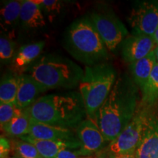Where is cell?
Listing matches in <instances>:
<instances>
[{"label": "cell", "instance_id": "1", "mask_svg": "<svg viewBox=\"0 0 158 158\" xmlns=\"http://www.w3.org/2000/svg\"><path fill=\"white\" fill-rule=\"evenodd\" d=\"M138 92L137 85L127 75L116 78L109 95L92 119L107 142L114 141L135 116Z\"/></svg>", "mask_w": 158, "mask_h": 158}, {"label": "cell", "instance_id": "2", "mask_svg": "<svg viewBox=\"0 0 158 158\" xmlns=\"http://www.w3.org/2000/svg\"><path fill=\"white\" fill-rule=\"evenodd\" d=\"M29 112L34 121L70 129L87 117L83 99L77 92L40 97L29 107Z\"/></svg>", "mask_w": 158, "mask_h": 158}, {"label": "cell", "instance_id": "3", "mask_svg": "<svg viewBox=\"0 0 158 158\" xmlns=\"http://www.w3.org/2000/svg\"><path fill=\"white\" fill-rule=\"evenodd\" d=\"M64 40L67 51L86 66L106 62L109 58L108 48L88 18L74 21L67 30Z\"/></svg>", "mask_w": 158, "mask_h": 158}, {"label": "cell", "instance_id": "4", "mask_svg": "<svg viewBox=\"0 0 158 158\" xmlns=\"http://www.w3.org/2000/svg\"><path fill=\"white\" fill-rule=\"evenodd\" d=\"M47 89H72L80 84L84 70L76 62L56 54L40 56L24 71Z\"/></svg>", "mask_w": 158, "mask_h": 158}, {"label": "cell", "instance_id": "5", "mask_svg": "<svg viewBox=\"0 0 158 158\" xmlns=\"http://www.w3.org/2000/svg\"><path fill=\"white\" fill-rule=\"evenodd\" d=\"M116 81V72L112 64L103 62L86 66L79 84L87 118L93 119L97 111L109 95Z\"/></svg>", "mask_w": 158, "mask_h": 158}, {"label": "cell", "instance_id": "6", "mask_svg": "<svg viewBox=\"0 0 158 158\" xmlns=\"http://www.w3.org/2000/svg\"><path fill=\"white\" fill-rule=\"evenodd\" d=\"M101 37L106 48L114 51L128 36L127 29L123 23L111 11H94L90 19Z\"/></svg>", "mask_w": 158, "mask_h": 158}, {"label": "cell", "instance_id": "7", "mask_svg": "<svg viewBox=\"0 0 158 158\" xmlns=\"http://www.w3.org/2000/svg\"><path fill=\"white\" fill-rule=\"evenodd\" d=\"M146 110H137L135 116L114 141L110 142L108 149L112 155L135 154L143 134Z\"/></svg>", "mask_w": 158, "mask_h": 158}, {"label": "cell", "instance_id": "8", "mask_svg": "<svg viewBox=\"0 0 158 158\" xmlns=\"http://www.w3.org/2000/svg\"><path fill=\"white\" fill-rule=\"evenodd\" d=\"M127 21L133 34L152 37L158 27V1L137 2L130 11Z\"/></svg>", "mask_w": 158, "mask_h": 158}, {"label": "cell", "instance_id": "9", "mask_svg": "<svg viewBox=\"0 0 158 158\" xmlns=\"http://www.w3.org/2000/svg\"><path fill=\"white\" fill-rule=\"evenodd\" d=\"M144 108L146 119L143 134L135 155L136 158H158V106Z\"/></svg>", "mask_w": 158, "mask_h": 158}, {"label": "cell", "instance_id": "10", "mask_svg": "<svg viewBox=\"0 0 158 158\" xmlns=\"http://www.w3.org/2000/svg\"><path fill=\"white\" fill-rule=\"evenodd\" d=\"M76 135L81 143L78 152L85 157L98 152L107 142L95 122L89 118H85L77 126Z\"/></svg>", "mask_w": 158, "mask_h": 158}, {"label": "cell", "instance_id": "11", "mask_svg": "<svg viewBox=\"0 0 158 158\" xmlns=\"http://www.w3.org/2000/svg\"><path fill=\"white\" fill-rule=\"evenodd\" d=\"M157 45L152 37L133 33L122 43V57L124 62L131 64L155 51Z\"/></svg>", "mask_w": 158, "mask_h": 158}, {"label": "cell", "instance_id": "12", "mask_svg": "<svg viewBox=\"0 0 158 158\" xmlns=\"http://www.w3.org/2000/svg\"><path fill=\"white\" fill-rule=\"evenodd\" d=\"M18 80L19 87L15 105L21 109L30 107L38 99L37 98L40 94L48 90L32 76L27 73L19 75Z\"/></svg>", "mask_w": 158, "mask_h": 158}, {"label": "cell", "instance_id": "13", "mask_svg": "<svg viewBox=\"0 0 158 158\" xmlns=\"http://www.w3.org/2000/svg\"><path fill=\"white\" fill-rule=\"evenodd\" d=\"M30 137L39 140L50 141H78L70 128L41 123L32 119L29 135Z\"/></svg>", "mask_w": 158, "mask_h": 158}, {"label": "cell", "instance_id": "14", "mask_svg": "<svg viewBox=\"0 0 158 158\" xmlns=\"http://www.w3.org/2000/svg\"><path fill=\"white\" fill-rule=\"evenodd\" d=\"M20 138L33 144L43 158H56L59 152L64 149H81V143L78 141L39 140L31 138L28 135L21 136Z\"/></svg>", "mask_w": 158, "mask_h": 158}, {"label": "cell", "instance_id": "15", "mask_svg": "<svg viewBox=\"0 0 158 158\" xmlns=\"http://www.w3.org/2000/svg\"><path fill=\"white\" fill-rule=\"evenodd\" d=\"M45 45V41L41 40L21 46L16 52L11 63L13 73L17 75L23 73L39 58Z\"/></svg>", "mask_w": 158, "mask_h": 158}, {"label": "cell", "instance_id": "16", "mask_svg": "<svg viewBox=\"0 0 158 158\" xmlns=\"http://www.w3.org/2000/svg\"><path fill=\"white\" fill-rule=\"evenodd\" d=\"M20 23L27 29H41L45 27L46 22L38 0H23Z\"/></svg>", "mask_w": 158, "mask_h": 158}, {"label": "cell", "instance_id": "17", "mask_svg": "<svg viewBox=\"0 0 158 158\" xmlns=\"http://www.w3.org/2000/svg\"><path fill=\"white\" fill-rule=\"evenodd\" d=\"M22 2L20 0L7 1L1 7V28L10 39H13L12 37L14 36L15 29L20 23Z\"/></svg>", "mask_w": 158, "mask_h": 158}, {"label": "cell", "instance_id": "18", "mask_svg": "<svg viewBox=\"0 0 158 158\" xmlns=\"http://www.w3.org/2000/svg\"><path fill=\"white\" fill-rule=\"evenodd\" d=\"M157 62L155 51H152L143 59L130 64L134 82L141 88V89L147 83Z\"/></svg>", "mask_w": 158, "mask_h": 158}, {"label": "cell", "instance_id": "19", "mask_svg": "<svg viewBox=\"0 0 158 158\" xmlns=\"http://www.w3.org/2000/svg\"><path fill=\"white\" fill-rule=\"evenodd\" d=\"M32 118L31 117L29 107L23 109L20 115L12 119L9 123L2 128L7 135L21 137L29 135Z\"/></svg>", "mask_w": 158, "mask_h": 158}, {"label": "cell", "instance_id": "20", "mask_svg": "<svg viewBox=\"0 0 158 158\" xmlns=\"http://www.w3.org/2000/svg\"><path fill=\"white\" fill-rule=\"evenodd\" d=\"M15 73H7L2 76L0 83V102L15 103L19 80Z\"/></svg>", "mask_w": 158, "mask_h": 158}, {"label": "cell", "instance_id": "21", "mask_svg": "<svg viewBox=\"0 0 158 158\" xmlns=\"http://www.w3.org/2000/svg\"><path fill=\"white\" fill-rule=\"evenodd\" d=\"M141 92V104L143 107H150L158 100V62L155 64L149 80Z\"/></svg>", "mask_w": 158, "mask_h": 158}, {"label": "cell", "instance_id": "22", "mask_svg": "<svg viewBox=\"0 0 158 158\" xmlns=\"http://www.w3.org/2000/svg\"><path fill=\"white\" fill-rule=\"evenodd\" d=\"M15 43L8 37L2 36L0 38V59L3 64L12 63L15 56Z\"/></svg>", "mask_w": 158, "mask_h": 158}, {"label": "cell", "instance_id": "23", "mask_svg": "<svg viewBox=\"0 0 158 158\" xmlns=\"http://www.w3.org/2000/svg\"><path fill=\"white\" fill-rule=\"evenodd\" d=\"M13 149L21 158H43L33 144L23 140L13 142Z\"/></svg>", "mask_w": 158, "mask_h": 158}, {"label": "cell", "instance_id": "24", "mask_svg": "<svg viewBox=\"0 0 158 158\" xmlns=\"http://www.w3.org/2000/svg\"><path fill=\"white\" fill-rule=\"evenodd\" d=\"M23 109L19 108L15 103L0 102V124L1 128L9 123L12 119L20 115Z\"/></svg>", "mask_w": 158, "mask_h": 158}, {"label": "cell", "instance_id": "25", "mask_svg": "<svg viewBox=\"0 0 158 158\" xmlns=\"http://www.w3.org/2000/svg\"><path fill=\"white\" fill-rule=\"evenodd\" d=\"M43 13L48 17L54 16L60 13L62 8V2L57 0H38Z\"/></svg>", "mask_w": 158, "mask_h": 158}, {"label": "cell", "instance_id": "26", "mask_svg": "<svg viewBox=\"0 0 158 158\" xmlns=\"http://www.w3.org/2000/svg\"><path fill=\"white\" fill-rule=\"evenodd\" d=\"M56 158H92L91 157H85V156L81 155L78 152V150L71 149H64L59 152Z\"/></svg>", "mask_w": 158, "mask_h": 158}, {"label": "cell", "instance_id": "27", "mask_svg": "<svg viewBox=\"0 0 158 158\" xmlns=\"http://www.w3.org/2000/svg\"><path fill=\"white\" fill-rule=\"evenodd\" d=\"M10 151V143L7 138L2 136L0 139V155L1 158H5Z\"/></svg>", "mask_w": 158, "mask_h": 158}, {"label": "cell", "instance_id": "28", "mask_svg": "<svg viewBox=\"0 0 158 158\" xmlns=\"http://www.w3.org/2000/svg\"><path fill=\"white\" fill-rule=\"evenodd\" d=\"M114 158H136L135 154H125V155H113Z\"/></svg>", "mask_w": 158, "mask_h": 158}, {"label": "cell", "instance_id": "29", "mask_svg": "<svg viewBox=\"0 0 158 158\" xmlns=\"http://www.w3.org/2000/svg\"><path fill=\"white\" fill-rule=\"evenodd\" d=\"M152 37H153V39L155 40V43H157V45H158V27H157V30L155 31V34L153 35V36H152Z\"/></svg>", "mask_w": 158, "mask_h": 158}, {"label": "cell", "instance_id": "30", "mask_svg": "<svg viewBox=\"0 0 158 158\" xmlns=\"http://www.w3.org/2000/svg\"><path fill=\"white\" fill-rule=\"evenodd\" d=\"M155 56H156V59H157V62H158V45H157V47H156L155 49Z\"/></svg>", "mask_w": 158, "mask_h": 158}, {"label": "cell", "instance_id": "31", "mask_svg": "<svg viewBox=\"0 0 158 158\" xmlns=\"http://www.w3.org/2000/svg\"><path fill=\"white\" fill-rule=\"evenodd\" d=\"M100 158H114L113 155L112 156H110V157H100Z\"/></svg>", "mask_w": 158, "mask_h": 158}, {"label": "cell", "instance_id": "32", "mask_svg": "<svg viewBox=\"0 0 158 158\" xmlns=\"http://www.w3.org/2000/svg\"><path fill=\"white\" fill-rule=\"evenodd\" d=\"M9 158H18V157H9Z\"/></svg>", "mask_w": 158, "mask_h": 158}]
</instances>
